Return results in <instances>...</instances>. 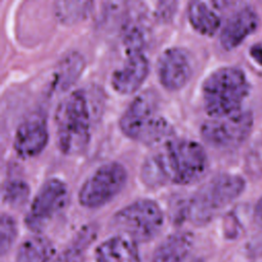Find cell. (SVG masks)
I'll list each match as a JSON object with an SVG mask.
<instances>
[{
    "instance_id": "1",
    "label": "cell",
    "mask_w": 262,
    "mask_h": 262,
    "mask_svg": "<svg viewBox=\"0 0 262 262\" xmlns=\"http://www.w3.org/2000/svg\"><path fill=\"white\" fill-rule=\"evenodd\" d=\"M208 167V156L202 144L172 138L147 155L140 168V179L149 188L190 185L205 176Z\"/></svg>"
},
{
    "instance_id": "2",
    "label": "cell",
    "mask_w": 262,
    "mask_h": 262,
    "mask_svg": "<svg viewBox=\"0 0 262 262\" xmlns=\"http://www.w3.org/2000/svg\"><path fill=\"white\" fill-rule=\"evenodd\" d=\"M243 177L231 173H219L184 201L177 211V219L188 220L194 225L210 222L218 213L235 201L245 190Z\"/></svg>"
},
{
    "instance_id": "3",
    "label": "cell",
    "mask_w": 262,
    "mask_h": 262,
    "mask_svg": "<svg viewBox=\"0 0 262 262\" xmlns=\"http://www.w3.org/2000/svg\"><path fill=\"white\" fill-rule=\"evenodd\" d=\"M119 127L126 137L148 146H160L174 135L172 125L159 112L156 92L150 89L132 99L119 120Z\"/></svg>"
},
{
    "instance_id": "4",
    "label": "cell",
    "mask_w": 262,
    "mask_h": 262,
    "mask_svg": "<svg viewBox=\"0 0 262 262\" xmlns=\"http://www.w3.org/2000/svg\"><path fill=\"white\" fill-rule=\"evenodd\" d=\"M56 144L67 156L83 152L91 139V114L86 92L76 89L68 93L54 113Z\"/></svg>"
},
{
    "instance_id": "5",
    "label": "cell",
    "mask_w": 262,
    "mask_h": 262,
    "mask_svg": "<svg viewBox=\"0 0 262 262\" xmlns=\"http://www.w3.org/2000/svg\"><path fill=\"white\" fill-rule=\"evenodd\" d=\"M250 90L245 73L232 66L213 71L202 84L204 108L211 118L228 116L242 111Z\"/></svg>"
},
{
    "instance_id": "6",
    "label": "cell",
    "mask_w": 262,
    "mask_h": 262,
    "mask_svg": "<svg viewBox=\"0 0 262 262\" xmlns=\"http://www.w3.org/2000/svg\"><path fill=\"white\" fill-rule=\"evenodd\" d=\"M160 205L150 199H139L121 208L112 218V226L135 243L151 241L164 225Z\"/></svg>"
},
{
    "instance_id": "7",
    "label": "cell",
    "mask_w": 262,
    "mask_h": 262,
    "mask_svg": "<svg viewBox=\"0 0 262 262\" xmlns=\"http://www.w3.org/2000/svg\"><path fill=\"white\" fill-rule=\"evenodd\" d=\"M127 179V170L121 163H104L82 183L78 191V202L87 209L103 207L123 190Z\"/></svg>"
},
{
    "instance_id": "8",
    "label": "cell",
    "mask_w": 262,
    "mask_h": 262,
    "mask_svg": "<svg viewBox=\"0 0 262 262\" xmlns=\"http://www.w3.org/2000/svg\"><path fill=\"white\" fill-rule=\"evenodd\" d=\"M253 116L248 111L211 118L203 123L200 133L204 141L216 149L228 150L238 147L249 137Z\"/></svg>"
},
{
    "instance_id": "9",
    "label": "cell",
    "mask_w": 262,
    "mask_h": 262,
    "mask_svg": "<svg viewBox=\"0 0 262 262\" xmlns=\"http://www.w3.org/2000/svg\"><path fill=\"white\" fill-rule=\"evenodd\" d=\"M69 201L67 183L57 178L47 179L35 194L27 212L25 222L33 231L42 230L59 213Z\"/></svg>"
},
{
    "instance_id": "10",
    "label": "cell",
    "mask_w": 262,
    "mask_h": 262,
    "mask_svg": "<svg viewBox=\"0 0 262 262\" xmlns=\"http://www.w3.org/2000/svg\"><path fill=\"white\" fill-rule=\"evenodd\" d=\"M193 74V59L190 52L180 46L166 48L157 61L160 84L168 91L183 88Z\"/></svg>"
},
{
    "instance_id": "11",
    "label": "cell",
    "mask_w": 262,
    "mask_h": 262,
    "mask_svg": "<svg viewBox=\"0 0 262 262\" xmlns=\"http://www.w3.org/2000/svg\"><path fill=\"white\" fill-rule=\"evenodd\" d=\"M149 73V60L142 50L126 51V57L121 67L116 69L111 77L113 89L122 95L136 92L144 83Z\"/></svg>"
},
{
    "instance_id": "12",
    "label": "cell",
    "mask_w": 262,
    "mask_h": 262,
    "mask_svg": "<svg viewBox=\"0 0 262 262\" xmlns=\"http://www.w3.org/2000/svg\"><path fill=\"white\" fill-rule=\"evenodd\" d=\"M49 139L46 120L41 115H33L16 128L13 149L21 159H32L40 155Z\"/></svg>"
},
{
    "instance_id": "13",
    "label": "cell",
    "mask_w": 262,
    "mask_h": 262,
    "mask_svg": "<svg viewBox=\"0 0 262 262\" xmlns=\"http://www.w3.org/2000/svg\"><path fill=\"white\" fill-rule=\"evenodd\" d=\"M258 26V15L251 7L235 10L225 21L220 31V44L225 50L237 47L255 32Z\"/></svg>"
},
{
    "instance_id": "14",
    "label": "cell",
    "mask_w": 262,
    "mask_h": 262,
    "mask_svg": "<svg viewBox=\"0 0 262 262\" xmlns=\"http://www.w3.org/2000/svg\"><path fill=\"white\" fill-rule=\"evenodd\" d=\"M96 262H140L136 243L124 235L112 236L95 250Z\"/></svg>"
},
{
    "instance_id": "15",
    "label": "cell",
    "mask_w": 262,
    "mask_h": 262,
    "mask_svg": "<svg viewBox=\"0 0 262 262\" xmlns=\"http://www.w3.org/2000/svg\"><path fill=\"white\" fill-rule=\"evenodd\" d=\"M193 246V236L188 231L168 235L154 251L151 262H183Z\"/></svg>"
},
{
    "instance_id": "16",
    "label": "cell",
    "mask_w": 262,
    "mask_h": 262,
    "mask_svg": "<svg viewBox=\"0 0 262 262\" xmlns=\"http://www.w3.org/2000/svg\"><path fill=\"white\" fill-rule=\"evenodd\" d=\"M219 9L214 2L190 1L187 5V17L190 26L204 36H213L221 26Z\"/></svg>"
},
{
    "instance_id": "17",
    "label": "cell",
    "mask_w": 262,
    "mask_h": 262,
    "mask_svg": "<svg viewBox=\"0 0 262 262\" xmlns=\"http://www.w3.org/2000/svg\"><path fill=\"white\" fill-rule=\"evenodd\" d=\"M85 68L83 55L78 51L67 53L58 62L53 74L52 88L63 92L71 88L80 78Z\"/></svg>"
},
{
    "instance_id": "18",
    "label": "cell",
    "mask_w": 262,
    "mask_h": 262,
    "mask_svg": "<svg viewBox=\"0 0 262 262\" xmlns=\"http://www.w3.org/2000/svg\"><path fill=\"white\" fill-rule=\"evenodd\" d=\"M55 249L52 243L41 234L27 237L18 247L16 262H53Z\"/></svg>"
},
{
    "instance_id": "19",
    "label": "cell",
    "mask_w": 262,
    "mask_h": 262,
    "mask_svg": "<svg viewBox=\"0 0 262 262\" xmlns=\"http://www.w3.org/2000/svg\"><path fill=\"white\" fill-rule=\"evenodd\" d=\"M92 1H56L54 14L63 25H74L87 18L93 10Z\"/></svg>"
},
{
    "instance_id": "20",
    "label": "cell",
    "mask_w": 262,
    "mask_h": 262,
    "mask_svg": "<svg viewBox=\"0 0 262 262\" xmlns=\"http://www.w3.org/2000/svg\"><path fill=\"white\" fill-rule=\"evenodd\" d=\"M30 196V186L23 179H10L2 188V199L12 208H20L26 205Z\"/></svg>"
},
{
    "instance_id": "21",
    "label": "cell",
    "mask_w": 262,
    "mask_h": 262,
    "mask_svg": "<svg viewBox=\"0 0 262 262\" xmlns=\"http://www.w3.org/2000/svg\"><path fill=\"white\" fill-rule=\"evenodd\" d=\"M245 169L253 178L262 177V132L253 139L246 152Z\"/></svg>"
},
{
    "instance_id": "22",
    "label": "cell",
    "mask_w": 262,
    "mask_h": 262,
    "mask_svg": "<svg viewBox=\"0 0 262 262\" xmlns=\"http://www.w3.org/2000/svg\"><path fill=\"white\" fill-rule=\"evenodd\" d=\"M17 235V225L14 218L2 213L0 220V252L4 256L12 247Z\"/></svg>"
},
{
    "instance_id": "23",
    "label": "cell",
    "mask_w": 262,
    "mask_h": 262,
    "mask_svg": "<svg viewBox=\"0 0 262 262\" xmlns=\"http://www.w3.org/2000/svg\"><path fill=\"white\" fill-rule=\"evenodd\" d=\"M176 1H159L157 2L156 9L154 11V17L159 23L170 21L177 10Z\"/></svg>"
},
{
    "instance_id": "24",
    "label": "cell",
    "mask_w": 262,
    "mask_h": 262,
    "mask_svg": "<svg viewBox=\"0 0 262 262\" xmlns=\"http://www.w3.org/2000/svg\"><path fill=\"white\" fill-rule=\"evenodd\" d=\"M254 217L257 224L260 227H262V196L256 203V206L254 209Z\"/></svg>"
},
{
    "instance_id": "25",
    "label": "cell",
    "mask_w": 262,
    "mask_h": 262,
    "mask_svg": "<svg viewBox=\"0 0 262 262\" xmlns=\"http://www.w3.org/2000/svg\"><path fill=\"white\" fill-rule=\"evenodd\" d=\"M251 54H252L253 58H255L260 64H262V47L261 46L252 47Z\"/></svg>"
}]
</instances>
